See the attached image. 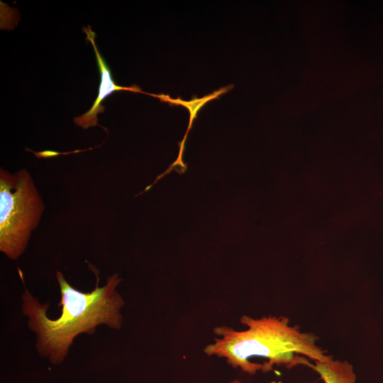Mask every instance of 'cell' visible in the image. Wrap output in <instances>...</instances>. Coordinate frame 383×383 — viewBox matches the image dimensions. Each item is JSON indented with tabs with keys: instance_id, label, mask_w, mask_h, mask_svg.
<instances>
[{
	"instance_id": "7",
	"label": "cell",
	"mask_w": 383,
	"mask_h": 383,
	"mask_svg": "<svg viewBox=\"0 0 383 383\" xmlns=\"http://www.w3.org/2000/svg\"><path fill=\"white\" fill-rule=\"evenodd\" d=\"M227 383H243V382H240V381L238 380V379H233V380L230 381V382H227Z\"/></svg>"
},
{
	"instance_id": "1",
	"label": "cell",
	"mask_w": 383,
	"mask_h": 383,
	"mask_svg": "<svg viewBox=\"0 0 383 383\" xmlns=\"http://www.w3.org/2000/svg\"><path fill=\"white\" fill-rule=\"evenodd\" d=\"M95 274V287L89 292H80L71 286L57 271L61 314L55 319L47 315L49 301L41 304L26 288L22 295V312L28 318V326L36 335L35 348L40 356L54 365L66 358L74 338L82 333L93 335L99 325L120 330L123 326L121 313L125 301L117 291L122 281L118 274L109 277L106 284L99 286V270L91 264Z\"/></svg>"
},
{
	"instance_id": "2",
	"label": "cell",
	"mask_w": 383,
	"mask_h": 383,
	"mask_svg": "<svg viewBox=\"0 0 383 383\" xmlns=\"http://www.w3.org/2000/svg\"><path fill=\"white\" fill-rule=\"evenodd\" d=\"M240 321L245 326L241 331L227 326L215 327L213 342L204 348V353L223 358L232 367L250 375L261 372L257 359L262 361L263 372H267L274 366L311 368V361L324 362L331 357L318 346L316 335L291 325L285 316L244 315Z\"/></svg>"
},
{
	"instance_id": "3",
	"label": "cell",
	"mask_w": 383,
	"mask_h": 383,
	"mask_svg": "<svg viewBox=\"0 0 383 383\" xmlns=\"http://www.w3.org/2000/svg\"><path fill=\"white\" fill-rule=\"evenodd\" d=\"M45 205L31 174L0 169V251L17 260L38 226Z\"/></svg>"
},
{
	"instance_id": "4",
	"label": "cell",
	"mask_w": 383,
	"mask_h": 383,
	"mask_svg": "<svg viewBox=\"0 0 383 383\" xmlns=\"http://www.w3.org/2000/svg\"><path fill=\"white\" fill-rule=\"evenodd\" d=\"M83 30L87 34L86 40L91 43L96 54L97 65L101 75V82L99 88L98 96L90 109L80 116L74 118V122L77 126H80L84 129H87L96 125L99 126L97 115L100 113H104L105 110V107L101 104V103L109 95L111 94L115 91H130L157 97V94L143 91L140 87L136 85H133L131 87H122L117 85L113 79L111 70H110L105 59L101 55L95 43V32L91 30V26H88L87 28L84 27Z\"/></svg>"
},
{
	"instance_id": "5",
	"label": "cell",
	"mask_w": 383,
	"mask_h": 383,
	"mask_svg": "<svg viewBox=\"0 0 383 383\" xmlns=\"http://www.w3.org/2000/svg\"><path fill=\"white\" fill-rule=\"evenodd\" d=\"M231 87H223L221 89L216 91L208 96H204L199 99H194L189 101H183L181 99H172L169 95H165L162 94H158L157 98L160 99L161 101L168 102L171 104L181 105L184 107H187L189 111V125L185 133V135L182 140L179 143V151L178 156L175 161L172 162L169 167L162 174L157 177L154 182L149 185L144 192L148 191L157 182H158L161 178L165 177L166 174H170L172 170H175L176 167H178V174H182L184 173L187 170V165L183 162L182 157L183 152L185 148V143L189 133V131L192 129L194 120L196 118L199 110L204 106V105L208 101L218 98L220 95L227 92L231 88Z\"/></svg>"
},
{
	"instance_id": "6",
	"label": "cell",
	"mask_w": 383,
	"mask_h": 383,
	"mask_svg": "<svg viewBox=\"0 0 383 383\" xmlns=\"http://www.w3.org/2000/svg\"><path fill=\"white\" fill-rule=\"evenodd\" d=\"M324 383H355L356 375L352 364L332 357L324 362H316L311 367Z\"/></svg>"
}]
</instances>
